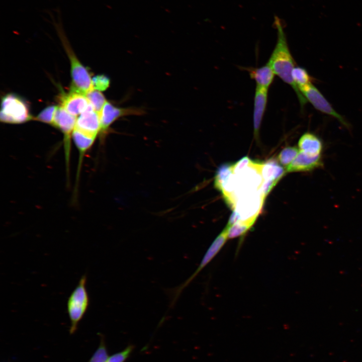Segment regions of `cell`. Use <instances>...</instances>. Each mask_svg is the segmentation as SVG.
Wrapping results in <instances>:
<instances>
[{"instance_id":"obj_1","label":"cell","mask_w":362,"mask_h":362,"mask_svg":"<svg viewBox=\"0 0 362 362\" xmlns=\"http://www.w3.org/2000/svg\"><path fill=\"white\" fill-rule=\"evenodd\" d=\"M274 25L277 31V43L267 63L275 75L292 87L297 95L301 109L303 110L307 101L293 79L292 71L295 62L288 46L281 20L278 17H275Z\"/></svg>"},{"instance_id":"obj_2","label":"cell","mask_w":362,"mask_h":362,"mask_svg":"<svg viewBox=\"0 0 362 362\" xmlns=\"http://www.w3.org/2000/svg\"><path fill=\"white\" fill-rule=\"evenodd\" d=\"M87 278L83 275L70 294L67 301V311L70 321L69 332L73 334L76 330L78 324L87 311L90 302L86 289Z\"/></svg>"},{"instance_id":"obj_3","label":"cell","mask_w":362,"mask_h":362,"mask_svg":"<svg viewBox=\"0 0 362 362\" xmlns=\"http://www.w3.org/2000/svg\"><path fill=\"white\" fill-rule=\"evenodd\" d=\"M28 104L20 97L8 94L2 99L0 112L1 121L9 124H19L33 120Z\"/></svg>"},{"instance_id":"obj_4","label":"cell","mask_w":362,"mask_h":362,"mask_svg":"<svg viewBox=\"0 0 362 362\" xmlns=\"http://www.w3.org/2000/svg\"><path fill=\"white\" fill-rule=\"evenodd\" d=\"M58 28L59 36L70 60L72 87L86 95L94 89L89 73L75 55L61 29Z\"/></svg>"},{"instance_id":"obj_5","label":"cell","mask_w":362,"mask_h":362,"mask_svg":"<svg viewBox=\"0 0 362 362\" xmlns=\"http://www.w3.org/2000/svg\"><path fill=\"white\" fill-rule=\"evenodd\" d=\"M228 239L227 232L225 228L213 241L205 253L201 263L195 272L180 285L169 290V306H174L183 291L192 282L198 274L205 267L219 252Z\"/></svg>"},{"instance_id":"obj_6","label":"cell","mask_w":362,"mask_h":362,"mask_svg":"<svg viewBox=\"0 0 362 362\" xmlns=\"http://www.w3.org/2000/svg\"><path fill=\"white\" fill-rule=\"evenodd\" d=\"M76 117L67 112L61 106L56 111L53 126L60 130L63 135V145L67 177L69 180L72 133L75 128Z\"/></svg>"},{"instance_id":"obj_7","label":"cell","mask_w":362,"mask_h":362,"mask_svg":"<svg viewBox=\"0 0 362 362\" xmlns=\"http://www.w3.org/2000/svg\"><path fill=\"white\" fill-rule=\"evenodd\" d=\"M300 91L307 101L309 102L315 109L335 118L345 127H349L348 122L334 109L319 89L312 83L301 88Z\"/></svg>"},{"instance_id":"obj_8","label":"cell","mask_w":362,"mask_h":362,"mask_svg":"<svg viewBox=\"0 0 362 362\" xmlns=\"http://www.w3.org/2000/svg\"><path fill=\"white\" fill-rule=\"evenodd\" d=\"M145 114L141 108L129 107L119 108L107 101L103 108L100 116L101 131L100 134L104 136L110 126L119 118L129 115L140 116Z\"/></svg>"},{"instance_id":"obj_9","label":"cell","mask_w":362,"mask_h":362,"mask_svg":"<svg viewBox=\"0 0 362 362\" xmlns=\"http://www.w3.org/2000/svg\"><path fill=\"white\" fill-rule=\"evenodd\" d=\"M87 135L97 138L101 131L100 116L89 104L77 118L75 128Z\"/></svg>"},{"instance_id":"obj_10","label":"cell","mask_w":362,"mask_h":362,"mask_svg":"<svg viewBox=\"0 0 362 362\" xmlns=\"http://www.w3.org/2000/svg\"><path fill=\"white\" fill-rule=\"evenodd\" d=\"M60 104L67 112L76 117L84 111L90 103L86 95L73 87L60 97Z\"/></svg>"},{"instance_id":"obj_11","label":"cell","mask_w":362,"mask_h":362,"mask_svg":"<svg viewBox=\"0 0 362 362\" xmlns=\"http://www.w3.org/2000/svg\"><path fill=\"white\" fill-rule=\"evenodd\" d=\"M268 88L256 86L253 103V123L254 138L258 140L267 102Z\"/></svg>"},{"instance_id":"obj_12","label":"cell","mask_w":362,"mask_h":362,"mask_svg":"<svg viewBox=\"0 0 362 362\" xmlns=\"http://www.w3.org/2000/svg\"><path fill=\"white\" fill-rule=\"evenodd\" d=\"M323 165L321 155L312 156L300 151L295 159L286 167V171H311L322 168Z\"/></svg>"},{"instance_id":"obj_13","label":"cell","mask_w":362,"mask_h":362,"mask_svg":"<svg viewBox=\"0 0 362 362\" xmlns=\"http://www.w3.org/2000/svg\"><path fill=\"white\" fill-rule=\"evenodd\" d=\"M300 151L312 156L321 155L323 149L322 140L316 135L311 132L304 133L298 141Z\"/></svg>"},{"instance_id":"obj_14","label":"cell","mask_w":362,"mask_h":362,"mask_svg":"<svg viewBox=\"0 0 362 362\" xmlns=\"http://www.w3.org/2000/svg\"><path fill=\"white\" fill-rule=\"evenodd\" d=\"M245 69L257 86L269 88L274 80L275 74L267 62L259 67H248Z\"/></svg>"},{"instance_id":"obj_15","label":"cell","mask_w":362,"mask_h":362,"mask_svg":"<svg viewBox=\"0 0 362 362\" xmlns=\"http://www.w3.org/2000/svg\"><path fill=\"white\" fill-rule=\"evenodd\" d=\"M259 171L264 180H274L277 182L287 172L275 158H271L265 163L260 164Z\"/></svg>"},{"instance_id":"obj_16","label":"cell","mask_w":362,"mask_h":362,"mask_svg":"<svg viewBox=\"0 0 362 362\" xmlns=\"http://www.w3.org/2000/svg\"><path fill=\"white\" fill-rule=\"evenodd\" d=\"M233 164L225 163L218 168L214 178V186L217 190L222 191L224 185L229 180L233 173Z\"/></svg>"},{"instance_id":"obj_17","label":"cell","mask_w":362,"mask_h":362,"mask_svg":"<svg viewBox=\"0 0 362 362\" xmlns=\"http://www.w3.org/2000/svg\"><path fill=\"white\" fill-rule=\"evenodd\" d=\"M255 220H240L229 227H226L228 239L239 237L245 234L252 227Z\"/></svg>"},{"instance_id":"obj_18","label":"cell","mask_w":362,"mask_h":362,"mask_svg":"<svg viewBox=\"0 0 362 362\" xmlns=\"http://www.w3.org/2000/svg\"><path fill=\"white\" fill-rule=\"evenodd\" d=\"M85 95L94 109L101 116L103 108L107 101L104 95L95 89L89 91Z\"/></svg>"},{"instance_id":"obj_19","label":"cell","mask_w":362,"mask_h":362,"mask_svg":"<svg viewBox=\"0 0 362 362\" xmlns=\"http://www.w3.org/2000/svg\"><path fill=\"white\" fill-rule=\"evenodd\" d=\"M292 77L299 89L312 83V78L306 69L300 66H295L292 71Z\"/></svg>"},{"instance_id":"obj_20","label":"cell","mask_w":362,"mask_h":362,"mask_svg":"<svg viewBox=\"0 0 362 362\" xmlns=\"http://www.w3.org/2000/svg\"><path fill=\"white\" fill-rule=\"evenodd\" d=\"M299 152V149L297 147L288 146L280 152L278 159L282 165L287 167L295 159Z\"/></svg>"},{"instance_id":"obj_21","label":"cell","mask_w":362,"mask_h":362,"mask_svg":"<svg viewBox=\"0 0 362 362\" xmlns=\"http://www.w3.org/2000/svg\"><path fill=\"white\" fill-rule=\"evenodd\" d=\"M58 106L50 105L44 108L33 120L38 121L53 126L54 116Z\"/></svg>"},{"instance_id":"obj_22","label":"cell","mask_w":362,"mask_h":362,"mask_svg":"<svg viewBox=\"0 0 362 362\" xmlns=\"http://www.w3.org/2000/svg\"><path fill=\"white\" fill-rule=\"evenodd\" d=\"M108 358L105 342L102 339L98 348L88 362H107Z\"/></svg>"},{"instance_id":"obj_23","label":"cell","mask_w":362,"mask_h":362,"mask_svg":"<svg viewBox=\"0 0 362 362\" xmlns=\"http://www.w3.org/2000/svg\"><path fill=\"white\" fill-rule=\"evenodd\" d=\"M92 81L94 88L99 91H104L107 89L110 83L109 78L104 74L94 76Z\"/></svg>"},{"instance_id":"obj_24","label":"cell","mask_w":362,"mask_h":362,"mask_svg":"<svg viewBox=\"0 0 362 362\" xmlns=\"http://www.w3.org/2000/svg\"><path fill=\"white\" fill-rule=\"evenodd\" d=\"M133 349V345H128L122 351L109 356L107 362H125L131 353Z\"/></svg>"},{"instance_id":"obj_25","label":"cell","mask_w":362,"mask_h":362,"mask_svg":"<svg viewBox=\"0 0 362 362\" xmlns=\"http://www.w3.org/2000/svg\"><path fill=\"white\" fill-rule=\"evenodd\" d=\"M252 161L247 156L243 157L235 164H233V173H240L245 168L250 165Z\"/></svg>"},{"instance_id":"obj_26","label":"cell","mask_w":362,"mask_h":362,"mask_svg":"<svg viewBox=\"0 0 362 362\" xmlns=\"http://www.w3.org/2000/svg\"><path fill=\"white\" fill-rule=\"evenodd\" d=\"M277 183L274 180H264L261 186V197L263 201Z\"/></svg>"},{"instance_id":"obj_27","label":"cell","mask_w":362,"mask_h":362,"mask_svg":"<svg viewBox=\"0 0 362 362\" xmlns=\"http://www.w3.org/2000/svg\"><path fill=\"white\" fill-rule=\"evenodd\" d=\"M241 220V217L239 212L234 209L229 218L226 227H229Z\"/></svg>"}]
</instances>
